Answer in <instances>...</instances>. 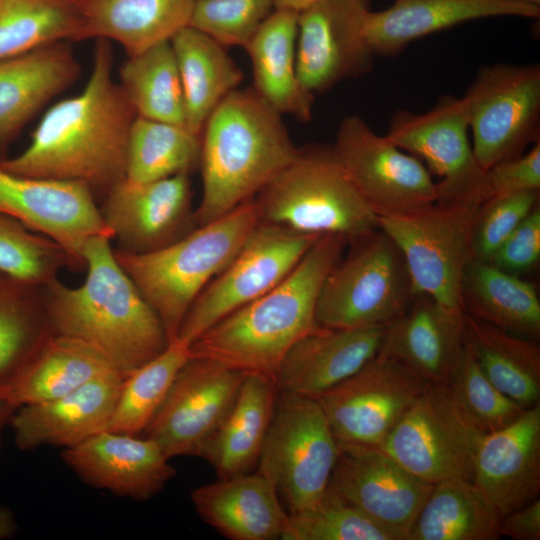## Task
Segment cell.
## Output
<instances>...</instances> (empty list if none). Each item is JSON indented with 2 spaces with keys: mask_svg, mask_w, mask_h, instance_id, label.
Masks as SVG:
<instances>
[{
  "mask_svg": "<svg viewBox=\"0 0 540 540\" xmlns=\"http://www.w3.org/2000/svg\"><path fill=\"white\" fill-rule=\"evenodd\" d=\"M0 214L60 245L84 266L83 249L94 236L112 233L92 191L83 183L27 177L0 165Z\"/></svg>",
  "mask_w": 540,
  "mask_h": 540,
  "instance_id": "obj_18",
  "label": "cell"
},
{
  "mask_svg": "<svg viewBox=\"0 0 540 540\" xmlns=\"http://www.w3.org/2000/svg\"><path fill=\"white\" fill-rule=\"evenodd\" d=\"M471 481L502 517L539 497L540 404L525 409L504 428L483 436Z\"/></svg>",
  "mask_w": 540,
  "mask_h": 540,
  "instance_id": "obj_23",
  "label": "cell"
},
{
  "mask_svg": "<svg viewBox=\"0 0 540 540\" xmlns=\"http://www.w3.org/2000/svg\"><path fill=\"white\" fill-rule=\"evenodd\" d=\"M61 457L86 484L137 501L160 493L176 474L154 440L108 430L63 449Z\"/></svg>",
  "mask_w": 540,
  "mask_h": 540,
  "instance_id": "obj_21",
  "label": "cell"
},
{
  "mask_svg": "<svg viewBox=\"0 0 540 540\" xmlns=\"http://www.w3.org/2000/svg\"><path fill=\"white\" fill-rule=\"evenodd\" d=\"M195 1L85 0L84 40H113L128 56L138 54L189 26Z\"/></svg>",
  "mask_w": 540,
  "mask_h": 540,
  "instance_id": "obj_31",
  "label": "cell"
},
{
  "mask_svg": "<svg viewBox=\"0 0 540 540\" xmlns=\"http://www.w3.org/2000/svg\"><path fill=\"white\" fill-rule=\"evenodd\" d=\"M539 206V191L490 198L479 206L473 231V259L488 262L517 226Z\"/></svg>",
  "mask_w": 540,
  "mask_h": 540,
  "instance_id": "obj_46",
  "label": "cell"
},
{
  "mask_svg": "<svg viewBox=\"0 0 540 540\" xmlns=\"http://www.w3.org/2000/svg\"><path fill=\"white\" fill-rule=\"evenodd\" d=\"M525 191H540V141L527 152L485 172L484 201Z\"/></svg>",
  "mask_w": 540,
  "mask_h": 540,
  "instance_id": "obj_47",
  "label": "cell"
},
{
  "mask_svg": "<svg viewBox=\"0 0 540 540\" xmlns=\"http://www.w3.org/2000/svg\"><path fill=\"white\" fill-rule=\"evenodd\" d=\"M318 237L260 221L232 261L193 302L177 338L191 345L216 322L274 288Z\"/></svg>",
  "mask_w": 540,
  "mask_h": 540,
  "instance_id": "obj_12",
  "label": "cell"
},
{
  "mask_svg": "<svg viewBox=\"0 0 540 540\" xmlns=\"http://www.w3.org/2000/svg\"><path fill=\"white\" fill-rule=\"evenodd\" d=\"M261 222L291 231L335 234L348 243L379 228L333 145L298 148L294 159L254 198Z\"/></svg>",
  "mask_w": 540,
  "mask_h": 540,
  "instance_id": "obj_6",
  "label": "cell"
},
{
  "mask_svg": "<svg viewBox=\"0 0 540 540\" xmlns=\"http://www.w3.org/2000/svg\"><path fill=\"white\" fill-rule=\"evenodd\" d=\"M501 514L465 479L433 485L407 540H498Z\"/></svg>",
  "mask_w": 540,
  "mask_h": 540,
  "instance_id": "obj_36",
  "label": "cell"
},
{
  "mask_svg": "<svg viewBox=\"0 0 540 540\" xmlns=\"http://www.w3.org/2000/svg\"><path fill=\"white\" fill-rule=\"evenodd\" d=\"M424 384L404 364L376 354L315 399L339 445L380 448Z\"/></svg>",
  "mask_w": 540,
  "mask_h": 540,
  "instance_id": "obj_14",
  "label": "cell"
},
{
  "mask_svg": "<svg viewBox=\"0 0 540 540\" xmlns=\"http://www.w3.org/2000/svg\"><path fill=\"white\" fill-rule=\"evenodd\" d=\"M512 1H520V2L530 3L534 5H540V0H512Z\"/></svg>",
  "mask_w": 540,
  "mask_h": 540,
  "instance_id": "obj_53",
  "label": "cell"
},
{
  "mask_svg": "<svg viewBox=\"0 0 540 540\" xmlns=\"http://www.w3.org/2000/svg\"><path fill=\"white\" fill-rule=\"evenodd\" d=\"M67 266L77 267L53 240L0 214V270L27 283L43 287Z\"/></svg>",
  "mask_w": 540,
  "mask_h": 540,
  "instance_id": "obj_43",
  "label": "cell"
},
{
  "mask_svg": "<svg viewBox=\"0 0 540 540\" xmlns=\"http://www.w3.org/2000/svg\"><path fill=\"white\" fill-rule=\"evenodd\" d=\"M85 0H0V60L84 40Z\"/></svg>",
  "mask_w": 540,
  "mask_h": 540,
  "instance_id": "obj_38",
  "label": "cell"
},
{
  "mask_svg": "<svg viewBox=\"0 0 540 540\" xmlns=\"http://www.w3.org/2000/svg\"><path fill=\"white\" fill-rule=\"evenodd\" d=\"M348 245L322 285L316 322L340 330L385 326L415 296L404 257L380 228Z\"/></svg>",
  "mask_w": 540,
  "mask_h": 540,
  "instance_id": "obj_7",
  "label": "cell"
},
{
  "mask_svg": "<svg viewBox=\"0 0 540 540\" xmlns=\"http://www.w3.org/2000/svg\"><path fill=\"white\" fill-rule=\"evenodd\" d=\"M201 139L198 226L253 200L298 151L281 114L252 88L230 92L208 117Z\"/></svg>",
  "mask_w": 540,
  "mask_h": 540,
  "instance_id": "obj_4",
  "label": "cell"
},
{
  "mask_svg": "<svg viewBox=\"0 0 540 540\" xmlns=\"http://www.w3.org/2000/svg\"><path fill=\"white\" fill-rule=\"evenodd\" d=\"M338 455V442L318 401L278 390L257 471L274 483L289 514L322 497Z\"/></svg>",
  "mask_w": 540,
  "mask_h": 540,
  "instance_id": "obj_9",
  "label": "cell"
},
{
  "mask_svg": "<svg viewBox=\"0 0 540 540\" xmlns=\"http://www.w3.org/2000/svg\"><path fill=\"white\" fill-rule=\"evenodd\" d=\"M113 50L99 38L84 89L53 105L30 144L0 165L15 174L75 181L105 196L126 179L127 143L136 112L112 77Z\"/></svg>",
  "mask_w": 540,
  "mask_h": 540,
  "instance_id": "obj_1",
  "label": "cell"
},
{
  "mask_svg": "<svg viewBox=\"0 0 540 540\" xmlns=\"http://www.w3.org/2000/svg\"><path fill=\"white\" fill-rule=\"evenodd\" d=\"M274 9V0H196L189 26L225 48L245 49Z\"/></svg>",
  "mask_w": 540,
  "mask_h": 540,
  "instance_id": "obj_45",
  "label": "cell"
},
{
  "mask_svg": "<svg viewBox=\"0 0 540 540\" xmlns=\"http://www.w3.org/2000/svg\"><path fill=\"white\" fill-rule=\"evenodd\" d=\"M464 314L415 294L408 308L384 326L377 355L404 364L425 382L448 384L464 350Z\"/></svg>",
  "mask_w": 540,
  "mask_h": 540,
  "instance_id": "obj_24",
  "label": "cell"
},
{
  "mask_svg": "<svg viewBox=\"0 0 540 540\" xmlns=\"http://www.w3.org/2000/svg\"><path fill=\"white\" fill-rule=\"evenodd\" d=\"M247 373L192 356L143 431L168 459L200 457L232 407Z\"/></svg>",
  "mask_w": 540,
  "mask_h": 540,
  "instance_id": "obj_15",
  "label": "cell"
},
{
  "mask_svg": "<svg viewBox=\"0 0 540 540\" xmlns=\"http://www.w3.org/2000/svg\"><path fill=\"white\" fill-rule=\"evenodd\" d=\"M334 150L353 184L379 217L408 213L437 201V184L416 156L358 115L345 117Z\"/></svg>",
  "mask_w": 540,
  "mask_h": 540,
  "instance_id": "obj_13",
  "label": "cell"
},
{
  "mask_svg": "<svg viewBox=\"0 0 540 540\" xmlns=\"http://www.w3.org/2000/svg\"><path fill=\"white\" fill-rule=\"evenodd\" d=\"M327 487L396 540H407L433 484L409 472L379 447L339 445Z\"/></svg>",
  "mask_w": 540,
  "mask_h": 540,
  "instance_id": "obj_19",
  "label": "cell"
},
{
  "mask_svg": "<svg viewBox=\"0 0 540 540\" xmlns=\"http://www.w3.org/2000/svg\"><path fill=\"white\" fill-rule=\"evenodd\" d=\"M277 394L272 377L245 376L232 407L200 456L220 479L248 473L258 463Z\"/></svg>",
  "mask_w": 540,
  "mask_h": 540,
  "instance_id": "obj_30",
  "label": "cell"
},
{
  "mask_svg": "<svg viewBox=\"0 0 540 540\" xmlns=\"http://www.w3.org/2000/svg\"><path fill=\"white\" fill-rule=\"evenodd\" d=\"M479 202L436 201L408 213L379 217V228L399 247L414 294H427L464 314L462 282L473 259Z\"/></svg>",
  "mask_w": 540,
  "mask_h": 540,
  "instance_id": "obj_8",
  "label": "cell"
},
{
  "mask_svg": "<svg viewBox=\"0 0 540 540\" xmlns=\"http://www.w3.org/2000/svg\"><path fill=\"white\" fill-rule=\"evenodd\" d=\"M79 75L80 65L67 42L0 60V156L33 116Z\"/></svg>",
  "mask_w": 540,
  "mask_h": 540,
  "instance_id": "obj_27",
  "label": "cell"
},
{
  "mask_svg": "<svg viewBox=\"0 0 540 540\" xmlns=\"http://www.w3.org/2000/svg\"><path fill=\"white\" fill-rule=\"evenodd\" d=\"M182 84L185 126L202 135L215 107L243 79L225 47L197 29L186 26L170 40Z\"/></svg>",
  "mask_w": 540,
  "mask_h": 540,
  "instance_id": "obj_32",
  "label": "cell"
},
{
  "mask_svg": "<svg viewBox=\"0 0 540 540\" xmlns=\"http://www.w3.org/2000/svg\"><path fill=\"white\" fill-rule=\"evenodd\" d=\"M282 540H396L329 487L311 507L289 514Z\"/></svg>",
  "mask_w": 540,
  "mask_h": 540,
  "instance_id": "obj_42",
  "label": "cell"
},
{
  "mask_svg": "<svg viewBox=\"0 0 540 540\" xmlns=\"http://www.w3.org/2000/svg\"><path fill=\"white\" fill-rule=\"evenodd\" d=\"M111 240L97 235L85 244L81 285L55 279L42 292L53 332L91 345L125 378L169 342L156 312L118 263Z\"/></svg>",
  "mask_w": 540,
  "mask_h": 540,
  "instance_id": "obj_2",
  "label": "cell"
},
{
  "mask_svg": "<svg viewBox=\"0 0 540 540\" xmlns=\"http://www.w3.org/2000/svg\"><path fill=\"white\" fill-rule=\"evenodd\" d=\"M114 371L119 372L91 345L53 333L11 385L8 394L16 407L38 403L65 395Z\"/></svg>",
  "mask_w": 540,
  "mask_h": 540,
  "instance_id": "obj_35",
  "label": "cell"
},
{
  "mask_svg": "<svg viewBox=\"0 0 540 540\" xmlns=\"http://www.w3.org/2000/svg\"><path fill=\"white\" fill-rule=\"evenodd\" d=\"M448 386L465 416L485 434L504 428L525 410L492 384L465 346Z\"/></svg>",
  "mask_w": 540,
  "mask_h": 540,
  "instance_id": "obj_44",
  "label": "cell"
},
{
  "mask_svg": "<svg viewBox=\"0 0 540 540\" xmlns=\"http://www.w3.org/2000/svg\"><path fill=\"white\" fill-rule=\"evenodd\" d=\"M274 483L259 471L196 487L190 498L198 515L231 540L281 539L289 521Z\"/></svg>",
  "mask_w": 540,
  "mask_h": 540,
  "instance_id": "obj_28",
  "label": "cell"
},
{
  "mask_svg": "<svg viewBox=\"0 0 540 540\" xmlns=\"http://www.w3.org/2000/svg\"><path fill=\"white\" fill-rule=\"evenodd\" d=\"M384 326L319 328L296 341L274 380L279 391L316 398L361 369L378 352Z\"/></svg>",
  "mask_w": 540,
  "mask_h": 540,
  "instance_id": "obj_26",
  "label": "cell"
},
{
  "mask_svg": "<svg viewBox=\"0 0 540 540\" xmlns=\"http://www.w3.org/2000/svg\"><path fill=\"white\" fill-rule=\"evenodd\" d=\"M484 435L459 408L448 384L425 382L380 448L433 485L449 479L471 481Z\"/></svg>",
  "mask_w": 540,
  "mask_h": 540,
  "instance_id": "obj_11",
  "label": "cell"
},
{
  "mask_svg": "<svg viewBox=\"0 0 540 540\" xmlns=\"http://www.w3.org/2000/svg\"><path fill=\"white\" fill-rule=\"evenodd\" d=\"M483 170L540 141V66L495 63L477 71L461 97Z\"/></svg>",
  "mask_w": 540,
  "mask_h": 540,
  "instance_id": "obj_10",
  "label": "cell"
},
{
  "mask_svg": "<svg viewBox=\"0 0 540 540\" xmlns=\"http://www.w3.org/2000/svg\"><path fill=\"white\" fill-rule=\"evenodd\" d=\"M99 209L118 241L117 250L127 253L162 249L198 226L187 173L147 182L124 179L104 196Z\"/></svg>",
  "mask_w": 540,
  "mask_h": 540,
  "instance_id": "obj_20",
  "label": "cell"
},
{
  "mask_svg": "<svg viewBox=\"0 0 540 540\" xmlns=\"http://www.w3.org/2000/svg\"><path fill=\"white\" fill-rule=\"evenodd\" d=\"M461 295L464 313L509 333L539 340L540 300L531 282L472 259Z\"/></svg>",
  "mask_w": 540,
  "mask_h": 540,
  "instance_id": "obj_34",
  "label": "cell"
},
{
  "mask_svg": "<svg viewBox=\"0 0 540 540\" xmlns=\"http://www.w3.org/2000/svg\"><path fill=\"white\" fill-rule=\"evenodd\" d=\"M18 523L14 513L0 501V540L15 536Z\"/></svg>",
  "mask_w": 540,
  "mask_h": 540,
  "instance_id": "obj_51",
  "label": "cell"
},
{
  "mask_svg": "<svg viewBox=\"0 0 540 540\" xmlns=\"http://www.w3.org/2000/svg\"><path fill=\"white\" fill-rule=\"evenodd\" d=\"M500 16L538 19L540 5L512 0H393L389 7L368 13L364 33L375 55L395 56L430 34Z\"/></svg>",
  "mask_w": 540,
  "mask_h": 540,
  "instance_id": "obj_25",
  "label": "cell"
},
{
  "mask_svg": "<svg viewBox=\"0 0 540 540\" xmlns=\"http://www.w3.org/2000/svg\"><path fill=\"white\" fill-rule=\"evenodd\" d=\"M119 77L137 116L185 125L182 84L170 41L129 56Z\"/></svg>",
  "mask_w": 540,
  "mask_h": 540,
  "instance_id": "obj_39",
  "label": "cell"
},
{
  "mask_svg": "<svg viewBox=\"0 0 540 540\" xmlns=\"http://www.w3.org/2000/svg\"><path fill=\"white\" fill-rule=\"evenodd\" d=\"M191 357L190 345L176 338L159 355L126 376L106 430L130 435L143 432Z\"/></svg>",
  "mask_w": 540,
  "mask_h": 540,
  "instance_id": "obj_41",
  "label": "cell"
},
{
  "mask_svg": "<svg viewBox=\"0 0 540 540\" xmlns=\"http://www.w3.org/2000/svg\"><path fill=\"white\" fill-rule=\"evenodd\" d=\"M259 222L253 199L162 249L144 254L114 250L159 317L168 342L177 338L193 302L232 261Z\"/></svg>",
  "mask_w": 540,
  "mask_h": 540,
  "instance_id": "obj_5",
  "label": "cell"
},
{
  "mask_svg": "<svg viewBox=\"0 0 540 540\" xmlns=\"http://www.w3.org/2000/svg\"><path fill=\"white\" fill-rule=\"evenodd\" d=\"M298 12L274 9L261 24L245 50L253 73V87L279 114L301 122L312 118L314 94L299 81L296 65Z\"/></svg>",
  "mask_w": 540,
  "mask_h": 540,
  "instance_id": "obj_29",
  "label": "cell"
},
{
  "mask_svg": "<svg viewBox=\"0 0 540 540\" xmlns=\"http://www.w3.org/2000/svg\"><path fill=\"white\" fill-rule=\"evenodd\" d=\"M464 346L503 394L523 409L540 404V346L464 314Z\"/></svg>",
  "mask_w": 540,
  "mask_h": 540,
  "instance_id": "obj_33",
  "label": "cell"
},
{
  "mask_svg": "<svg viewBox=\"0 0 540 540\" xmlns=\"http://www.w3.org/2000/svg\"><path fill=\"white\" fill-rule=\"evenodd\" d=\"M540 260V207H536L499 246L489 263L517 275L528 273Z\"/></svg>",
  "mask_w": 540,
  "mask_h": 540,
  "instance_id": "obj_48",
  "label": "cell"
},
{
  "mask_svg": "<svg viewBox=\"0 0 540 540\" xmlns=\"http://www.w3.org/2000/svg\"><path fill=\"white\" fill-rule=\"evenodd\" d=\"M318 0H274L275 9H286L301 12Z\"/></svg>",
  "mask_w": 540,
  "mask_h": 540,
  "instance_id": "obj_52",
  "label": "cell"
},
{
  "mask_svg": "<svg viewBox=\"0 0 540 540\" xmlns=\"http://www.w3.org/2000/svg\"><path fill=\"white\" fill-rule=\"evenodd\" d=\"M372 0H318L298 14L297 74L312 94L368 74L374 56L364 33Z\"/></svg>",
  "mask_w": 540,
  "mask_h": 540,
  "instance_id": "obj_17",
  "label": "cell"
},
{
  "mask_svg": "<svg viewBox=\"0 0 540 540\" xmlns=\"http://www.w3.org/2000/svg\"><path fill=\"white\" fill-rule=\"evenodd\" d=\"M468 131L462 99L444 95L424 113L395 111L387 136L440 178L437 201L483 203L486 171L475 157Z\"/></svg>",
  "mask_w": 540,
  "mask_h": 540,
  "instance_id": "obj_16",
  "label": "cell"
},
{
  "mask_svg": "<svg viewBox=\"0 0 540 540\" xmlns=\"http://www.w3.org/2000/svg\"><path fill=\"white\" fill-rule=\"evenodd\" d=\"M9 389L0 387V455L3 444V434L7 426H9V421L17 408L14 403L9 398Z\"/></svg>",
  "mask_w": 540,
  "mask_h": 540,
  "instance_id": "obj_50",
  "label": "cell"
},
{
  "mask_svg": "<svg viewBox=\"0 0 540 540\" xmlns=\"http://www.w3.org/2000/svg\"><path fill=\"white\" fill-rule=\"evenodd\" d=\"M347 245L340 235L319 236L283 281L203 332L190 345L192 356L274 379L290 347L321 328L315 318L318 297Z\"/></svg>",
  "mask_w": 540,
  "mask_h": 540,
  "instance_id": "obj_3",
  "label": "cell"
},
{
  "mask_svg": "<svg viewBox=\"0 0 540 540\" xmlns=\"http://www.w3.org/2000/svg\"><path fill=\"white\" fill-rule=\"evenodd\" d=\"M123 381L114 371L60 397L17 407L9 421L16 446L20 450L44 445L65 449L106 430Z\"/></svg>",
  "mask_w": 540,
  "mask_h": 540,
  "instance_id": "obj_22",
  "label": "cell"
},
{
  "mask_svg": "<svg viewBox=\"0 0 540 540\" xmlns=\"http://www.w3.org/2000/svg\"><path fill=\"white\" fill-rule=\"evenodd\" d=\"M501 536L514 540L540 539V499L514 510L501 518Z\"/></svg>",
  "mask_w": 540,
  "mask_h": 540,
  "instance_id": "obj_49",
  "label": "cell"
},
{
  "mask_svg": "<svg viewBox=\"0 0 540 540\" xmlns=\"http://www.w3.org/2000/svg\"><path fill=\"white\" fill-rule=\"evenodd\" d=\"M53 333L42 287L0 270V387H11Z\"/></svg>",
  "mask_w": 540,
  "mask_h": 540,
  "instance_id": "obj_37",
  "label": "cell"
},
{
  "mask_svg": "<svg viewBox=\"0 0 540 540\" xmlns=\"http://www.w3.org/2000/svg\"><path fill=\"white\" fill-rule=\"evenodd\" d=\"M201 135L185 125L136 116L128 136L126 179L147 182L199 168Z\"/></svg>",
  "mask_w": 540,
  "mask_h": 540,
  "instance_id": "obj_40",
  "label": "cell"
}]
</instances>
